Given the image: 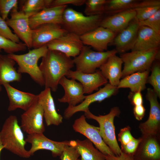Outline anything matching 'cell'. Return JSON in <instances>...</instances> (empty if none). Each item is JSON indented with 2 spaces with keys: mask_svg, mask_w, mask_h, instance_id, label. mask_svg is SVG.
Masks as SVG:
<instances>
[{
  "mask_svg": "<svg viewBox=\"0 0 160 160\" xmlns=\"http://www.w3.org/2000/svg\"><path fill=\"white\" fill-rule=\"evenodd\" d=\"M122 60L116 54L110 56L99 68L103 75L108 80L109 83L117 87L122 76Z\"/></svg>",
  "mask_w": 160,
  "mask_h": 160,
  "instance_id": "cell-25",
  "label": "cell"
},
{
  "mask_svg": "<svg viewBox=\"0 0 160 160\" xmlns=\"http://www.w3.org/2000/svg\"><path fill=\"white\" fill-rule=\"evenodd\" d=\"M150 70L135 72L127 76L121 80L117 86L120 88H128L131 92L142 91L146 88V84Z\"/></svg>",
  "mask_w": 160,
  "mask_h": 160,
  "instance_id": "cell-27",
  "label": "cell"
},
{
  "mask_svg": "<svg viewBox=\"0 0 160 160\" xmlns=\"http://www.w3.org/2000/svg\"><path fill=\"white\" fill-rule=\"evenodd\" d=\"M58 84L62 86L65 91L63 97L58 99L59 102L67 103L69 105L74 106L80 103L84 99L85 95L82 86L79 82L64 76L59 80Z\"/></svg>",
  "mask_w": 160,
  "mask_h": 160,
  "instance_id": "cell-19",
  "label": "cell"
},
{
  "mask_svg": "<svg viewBox=\"0 0 160 160\" xmlns=\"http://www.w3.org/2000/svg\"><path fill=\"white\" fill-rule=\"evenodd\" d=\"M160 34L146 26H139L131 51L146 50L159 48Z\"/></svg>",
  "mask_w": 160,
  "mask_h": 160,
  "instance_id": "cell-23",
  "label": "cell"
},
{
  "mask_svg": "<svg viewBox=\"0 0 160 160\" xmlns=\"http://www.w3.org/2000/svg\"><path fill=\"white\" fill-rule=\"evenodd\" d=\"M105 160H135L133 155L122 151L118 156L108 155L105 156Z\"/></svg>",
  "mask_w": 160,
  "mask_h": 160,
  "instance_id": "cell-44",
  "label": "cell"
},
{
  "mask_svg": "<svg viewBox=\"0 0 160 160\" xmlns=\"http://www.w3.org/2000/svg\"><path fill=\"white\" fill-rule=\"evenodd\" d=\"M48 49L46 45L37 49L30 50L22 55L7 54L18 65L17 72L28 74L31 78L41 86H44L42 73L38 64L39 60L47 54Z\"/></svg>",
  "mask_w": 160,
  "mask_h": 160,
  "instance_id": "cell-5",
  "label": "cell"
},
{
  "mask_svg": "<svg viewBox=\"0 0 160 160\" xmlns=\"http://www.w3.org/2000/svg\"><path fill=\"white\" fill-rule=\"evenodd\" d=\"M2 90V87L1 85H0V92Z\"/></svg>",
  "mask_w": 160,
  "mask_h": 160,
  "instance_id": "cell-47",
  "label": "cell"
},
{
  "mask_svg": "<svg viewBox=\"0 0 160 160\" xmlns=\"http://www.w3.org/2000/svg\"><path fill=\"white\" fill-rule=\"evenodd\" d=\"M67 5L45 8L29 18L30 27L32 30L45 24L61 25L63 13Z\"/></svg>",
  "mask_w": 160,
  "mask_h": 160,
  "instance_id": "cell-20",
  "label": "cell"
},
{
  "mask_svg": "<svg viewBox=\"0 0 160 160\" xmlns=\"http://www.w3.org/2000/svg\"><path fill=\"white\" fill-rule=\"evenodd\" d=\"M17 0H0V16L6 20L8 14L14 8H18Z\"/></svg>",
  "mask_w": 160,
  "mask_h": 160,
  "instance_id": "cell-37",
  "label": "cell"
},
{
  "mask_svg": "<svg viewBox=\"0 0 160 160\" xmlns=\"http://www.w3.org/2000/svg\"><path fill=\"white\" fill-rule=\"evenodd\" d=\"M26 143L17 117L10 116L0 131V143L3 148L20 157L28 158L31 156L25 148Z\"/></svg>",
  "mask_w": 160,
  "mask_h": 160,
  "instance_id": "cell-2",
  "label": "cell"
},
{
  "mask_svg": "<svg viewBox=\"0 0 160 160\" xmlns=\"http://www.w3.org/2000/svg\"></svg>",
  "mask_w": 160,
  "mask_h": 160,
  "instance_id": "cell-48",
  "label": "cell"
},
{
  "mask_svg": "<svg viewBox=\"0 0 160 160\" xmlns=\"http://www.w3.org/2000/svg\"><path fill=\"white\" fill-rule=\"evenodd\" d=\"M138 22L140 26L149 27L160 34V9L148 18Z\"/></svg>",
  "mask_w": 160,
  "mask_h": 160,
  "instance_id": "cell-36",
  "label": "cell"
},
{
  "mask_svg": "<svg viewBox=\"0 0 160 160\" xmlns=\"http://www.w3.org/2000/svg\"><path fill=\"white\" fill-rule=\"evenodd\" d=\"M139 27L138 21L135 17L126 28L116 34L110 44L115 46L117 53L122 54L131 50Z\"/></svg>",
  "mask_w": 160,
  "mask_h": 160,
  "instance_id": "cell-21",
  "label": "cell"
},
{
  "mask_svg": "<svg viewBox=\"0 0 160 160\" xmlns=\"http://www.w3.org/2000/svg\"><path fill=\"white\" fill-rule=\"evenodd\" d=\"M151 66V73L148 76L147 83L150 84L158 98H160V64L159 60H155Z\"/></svg>",
  "mask_w": 160,
  "mask_h": 160,
  "instance_id": "cell-33",
  "label": "cell"
},
{
  "mask_svg": "<svg viewBox=\"0 0 160 160\" xmlns=\"http://www.w3.org/2000/svg\"><path fill=\"white\" fill-rule=\"evenodd\" d=\"M90 47L84 45L79 54L73 60L76 71L84 73H92L111 55L116 54L115 49L100 52L94 51Z\"/></svg>",
  "mask_w": 160,
  "mask_h": 160,
  "instance_id": "cell-7",
  "label": "cell"
},
{
  "mask_svg": "<svg viewBox=\"0 0 160 160\" xmlns=\"http://www.w3.org/2000/svg\"><path fill=\"white\" fill-rule=\"evenodd\" d=\"M145 109L143 105L134 106L133 113L135 117L137 120L140 121L144 117Z\"/></svg>",
  "mask_w": 160,
  "mask_h": 160,
  "instance_id": "cell-45",
  "label": "cell"
},
{
  "mask_svg": "<svg viewBox=\"0 0 160 160\" xmlns=\"http://www.w3.org/2000/svg\"><path fill=\"white\" fill-rule=\"evenodd\" d=\"M146 98L150 104L149 114L147 120L139 126L145 138L156 135L159 131L160 124V106L158 100V97L153 89H147Z\"/></svg>",
  "mask_w": 160,
  "mask_h": 160,
  "instance_id": "cell-9",
  "label": "cell"
},
{
  "mask_svg": "<svg viewBox=\"0 0 160 160\" xmlns=\"http://www.w3.org/2000/svg\"><path fill=\"white\" fill-rule=\"evenodd\" d=\"M51 89L45 88L38 95V101L43 111V116L47 125L58 126L63 122V117L56 110Z\"/></svg>",
  "mask_w": 160,
  "mask_h": 160,
  "instance_id": "cell-22",
  "label": "cell"
},
{
  "mask_svg": "<svg viewBox=\"0 0 160 160\" xmlns=\"http://www.w3.org/2000/svg\"><path fill=\"white\" fill-rule=\"evenodd\" d=\"M75 147L81 156L79 160H105V156L94 146L87 139L75 140Z\"/></svg>",
  "mask_w": 160,
  "mask_h": 160,
  "instance_id": "cell-28",
  "label": "cell"
},
{
  "mask_svg": "<svg viewBox=\"0 0 160 160\" xmlns=\"http://www.w3.org/2000/svg\"><path fill=\"white\" fill-rule=\"evenodd\" d=\"M68 32L61 25L48 23L32 30V48L41 47Z\"/></svg>",
  "mask_w": 160,
  "mask_h": 160,
  "instance_id": "cell-15",
  "label": "cell"
},
{
  "mask_svg": "<svg viewBox=\"0 0 160 160\" xmlns=\"http://www.w3.org/2000/svg\"><path fill=\"white\" fill-rule=\"evenodd\" d=\"M80 154L75 146L66 147L60 156V160H79Z\"/></svg>",
  "mask_w": 160,
  "mask_h": 160,
  "instance_id": "cell-39",
  "label": "cell"
},
{
  "mask_svg": "<svg viewBox=\"0 0 160 160\" xmlns=\"http://www.w3.org/2000/svg\"><path fill=\"white\" fill-rule=\"evenodd\" d=\"M124 66L122 77L132 73L150 70L153 62L160 59L159 48L146 50L131 51L121 54Z\"/></svg>",
  "mask_w": 160,
  "mask_h": 160,
  "instance_id": "cell-4",
  "label": "cell"
},
{
  "mask_svg": "<svg viewBox=\"0 0 160 160\" xmlns=\"http://www.w3.org/2000/svg\"><path fill=\"white\" fill-rule=\"evenodd\" d=\"M86 119L84 115H82L76 119L72 126L73 130L86 137L105 156H115L103 140L99 133V127L89 124Z\"/></svg>",
  "mask_w": 160,
  "mask_h": 160,
  "instance_id": "cell-10",
  "label": "cell"
},
{
  "mask_svg": "<svg viewBox=\"0 0 160 160\" xmlns=\"http://www.w3.org/2000/svg\"><path fill=\"white\" fill-rule=\"evenodd\" d=\"M15 63L7 55L0 54V85L21 81V74L18 73L15 67Z\"/></svg>",
  "mask_w": 160,
  "mask_h": 160,
  "instance_id": "cell-26",
  "label": "cell"
},
{
  "mask_svg": "<svg viewBox=\"0 0 160 160\" xmlns=\"http://www.w3.org/2000/svg\"><path fill=\"white\" fill-rule=\"evenodd\" d=\"M21 11L29 17L45 8H49L52 0H26L23 1Z\"/></svg>",
  "mask_w": 160,
  "mask_h": 160,
  "instance_id": "cell-29",
  "label": "cell"
},
{
  "mask_svg": "<svg viewBox=\"0 0 160 160\" xmlns=\"http://www.w3.org/2000/svg\"><path fill=\"white\" fill-rule=\"evenodd\" d=\"M46 45L48 50L59 51L70 57L77 56L84 46L79 36L69 32L53 40Z\"/></svg>",
  "mask_w": 160,
  "mask_h": 160,
  "instance_id": "cell-14",
  "label": "cell"
},
{
  "mask_svg": "<svg viewBox=\"0 0 160 160\" xmlns=\"http://www.w3.org/2000/svg\"><path fill=\"white\" fill-rule=\"evenodd\" d=\"M74 65L73 59L70 57L59 51L48 49L39 66L45 88L56 92L60 79L66 76Z\"/></svg>",
  "mask_w": 160,
  "mask_h": 160,
  "instance_id": "cell-1",
  "label": "cell"
},
{
  "mask_svg": "<svg viewBox=\"0 0 160 160\" xmlns=\"http://www.w3.org/2000/svg\"><path fill=\"white\" fill-rule=\"evenodd\" d=\"M141 92L140 91L135 92H130L128 97L134 106L143 105V99Z\"/></svg>",
  "mask_w": 160,
  "mask_h": 160,
  "instance_id": "cell-43",
  "label": "cell"
},
{
  "mask_svg": "<svg viewBox=\"0 0 160 160\" xmlns=\"http://www.w3.org/2000/svg\"><path fill=\"white\" fill-rule=\"evenodd\" d=\"M4 149L2 146L1 145V144L0 143V153H1V152L2 151V150Z\"/></svg>",
  "mask_w": 160,
  "mask_h": 160,
  "instance_id": "cell-46",
  "label": "cell"
},
{
  "mask_svg": "<svg viewBox=\"0 0 160 160\" xmlns=\"http://www.w3.org/2000/svg\"><path fill=\"white\" fill-rule=\"evenodd\" d=\"M136 12L135 18L139 21L146 20L160 9V5L150 6L133 9Z\"/></svg>",
  "mask_w": 160,
  "mask_h": 160,
  "instance_id": "cell-35",
  "label": "cell"
},
{
  "mask_svg": "<svg viewBox=\"0 0 160 160\" xmlns=\"http://www.w3.org/2000/svg\"><path fill=\"white\" fill-rule=\"evenodd\" d=\"M130 128L129 126L121 129L118 134V140L120 142L121 147L132 140L134 137L132 135Z\"/></svg>",
  "mask_w": 160,
  "mask_h": 160,
  "instance_id": "cell-40",
  "label": "cell"
},
{
  "mask_svg": "<svg viewBox=\"0 0 160 160\" xmlns=\"http://www.w3.org/2000/svg\"><path fill=\"white\" fill-rule=\"evenodd\" d=\"M142 140V139L134 138L127 144L121 147L122 151L129 154L133 155L135 152L138 146Z\"/></svg>",
  "mask_w": 160,
  "mask_h": 160,
  "instance_id": "cell-41",
  "label": "cell"
},
{
  "mask_svg": "<svg viewBox=\"0 0 160 160\" xmlns=\"http://www.w3.org/2000/svg\"><path fill=\"white\" fill-rule=\"evenodd\" d=\"M20 126L28 134L43 133L45 128L43 123V111L37 100L21 116Z\"/></svg>",
  "mask_w": 160,
  "mask_h": 160,
  "instance_id": "cell-11",
  "label": "cell"
},
{
  "mask_svg": "<svg viewBox=\"0 0 160 160\" xmlns=\"http://www.w3.org/2000/svg\"><path fill=\"white\" fill-rule=\"evenodd\" d=\"M25 140L31 144L28 151L31 156L39 150H46L50 151L53 157L60 156L64 148L67 146H75V140H65L58 142L52 140L46 137L43 133L28 134Z\"/></svg>",
  "mask_w": 160,
  "mask_h": 160,
  "instance_id": "cell-8",
  "label": "cell"
},
{
  "mask_svg": "<svg viewBox=\"0 0 160 160\" xmlns=\"http://www.w3.org/2000/svg\"><path fill=\"white\" fill-rule=\"evenodd\" d=\"M116 34L108 29L99 26L80 37L83 44L92 48L96 51H107L108 46Z\"/></svg>",
  "mask_w": 160,
  "mask_h": 160,
  "instance_id": "cell-16",
  "label": "cell"
},
{
  "mask_svg": "<svg viewBox=\"0 0 160 160\" xmlns=\"http://www.w3.org/2000/svg\"><path fill=\"white\" fill-rule=\"evenodd\" d=\"M103 15L87 16L71 8L63 13L61 25L68 32L82 36L100 26Z\"/></svg>",
  "mask_w": 160,
  "mask_h": 160,
  "instance_id": "cell-3",
  "label": "cell"
},
{
  "mask_svg": "<svg viewBox=\"0 0 160 160\" xmlns=\"http://www.w3.org/2000/svg\"><path fill=\"white\" fill-rule=\"evenodd\" d=\"M78 81L82 84L84 94H91L93 91H97L99 88L108 83L107 79L100 70L90 73H82L76 71H70L65 76Z\"/></svg>",
  "mask_w": 160,
  "mask_h": 160,
  "instance_id": "cell-17",
  "label": "cell"
},
{
  "mask_svg": "<svg viewBox=\"0 0 160 160\" xmlns=\"http://www.w3.org/2000/svg\"><path fill=\"white\" fill-rule=\"evenodd\" d=\"M141 155L143 160H160V148L156 140L152 137L148 139L143 148Z\"/></svg>",
  "mask_w": 160,
  "mask_h": 160,
  "instance_id": "cell-30",
  "label": "cell"
},
{
  "mask_svg": "<svg viewBox=\"0 0 160 160\" xmlns=\"http://www.w3.org/2000/svg\"><path fill=\"white\" fill-rule=\"evenodd\" d=\"M84 113L86 118L95 120L98 123L99 133L104 143L115 156L120 155L122 151L116 139L114 124V118L118 116L120 113L119 107H113L109 113L104 115L96 116L90 111L89 108Z\"/></svg>",
  "mask_w": 160,
  "mask_h": 160,
  "instance_id": "cell-6",
  "label": "cell"
},
{
  "mask_svg": "<svg viewBox=\"0 0 160 160\" xmlns=\"http://www.w3.org/2000/svg\"><path fill=\"white\" fill-rule=\"evenodd\" d=\"M27 46L24 43L14 42L0 35V52L3 50L8 54L19 51H24Z\"/></svg>",
  "mask_w": 160,
  "mask_h": 160,
  "instance_id": "cell-34",
  "label": "cell"
},
{
  "mask_svg": "<svg viewBox=\"0 0 160 160\" xmlns=\"http://www.w3.org/2000/svg\"><path fill=\"white\" fill-rule=\"evenodd\" d=\"M86 0H52L49 7L67 4L80 6L85 4Z\"/></svg>",
  "mask_w": 160,
  "mask_h": 160,
  "instance_id": "cell-42",
  "label": "cell"
},
{
  "mask_svg": "<svg viewBox=\"0 0 160 160\" xmlns=\"http://www.w3.org/2000/svg\"><path fill=\"white\" fill-rule=\"evenodd\" d=\"M107 2L106 0H86L84 13L87 16L103 15Z\"/></svg>",
  "mask_w": 160,
  "mask_h": 160,
  "instance_id": "cell-32",
  "label": "cell"
},
{
  "mask_svg": "<svg viewBox=\"0 0 160 160\" xmlns=\"http://www.w3.org/2000/svg\"><path fill=\"white\" fill-rule=\"evenodd\" d=\"M117 87L112 85L109 83L100 88L95 93L85 95L84 100L75 106L69 105L65 110L64 117L69 119L74 114L80 111L84 112L89 108V106L95 102H101L105 99L116 95L119 91Z\"/></svg>",
  "mask_w": 160,
  "mask_h": 160,
  "instance_id": "cell-13",
  "label": "cell"
},
{
  "mask_svg": "<svg viewBox=\"0 0 160 160\" xmlns=\"http://www.w3.org/2000/svg\"><path fill=\"white\" fill-rule=\"evenodd\" d=\"M136 16V12L130 9L118 12L102 19L100 26L109 29L117 34L126 28Z\"/></svg>",
  "mask_w": 160,
  "mask_h": 160,
  "instance_id": "cell-24",
  "label": "cell"
},
{
  "mask_svg": "<svg viewBox=\"0 0 160 160\" xmlns=\"http://www.w3.org/2000/svg\"><path fill=\"white\" fill-rule=\"evenodd\" d=\"M10 17L6 21L12 28L15 34L28 48H32V32L29 24V17L18 8H14L10 11Z\"/></svg>",
  "mask_w": 160,
  "mask_h": 160,
  "instance_id": "cell-12",
  "label": "cell"
},
{
  "mask_svg": "<svg viewBox=\"0 0 160 160\" xmlns=\"http://www.w3.org/2000/svg\"><path fill=\"white\" fill-rule=\"evenodd\" d=\"M3 86L9 100L8 108L9 111H14L18 108L25 111L38 100V95L21 91L14 88L9 84H5Z\"/></svg>",
  "mask_w": 160,
  "mask_h": 160,
  "instance_id": "cell-18",
  "label": "cell"
},
{
  "mask_svg": "<svg viewBox=\"0 0 160 160\" xmlns=\"http://www.w3.org/2000/svg\"><path fill=\"white\" fill-rule=\"evenodd\" d=\"M0 35L17 43H20L17 36L13 33L6 20L0 16Z\"/></svg>",
  "mask_w": 160,
  "mask_h": 160,
  "instance_id": "cell-38",
  "label": "cell"
},
{
  "mask_svg": "<svg viewBox=\"0 0 160 160\" xmlns=\"http://www.w3.org/2000/svg\"><path fill=\"white\" fill-rule=\"evenodd\" d=\"M137 1L135 0H107L104 13H109L118 11H121L133 9Z\"/></svg>",
  "mask_w": 160,
  "mask_h": 160,
  "instance_id": "cell-31",
  "label": "cell"
}]
</instances>
